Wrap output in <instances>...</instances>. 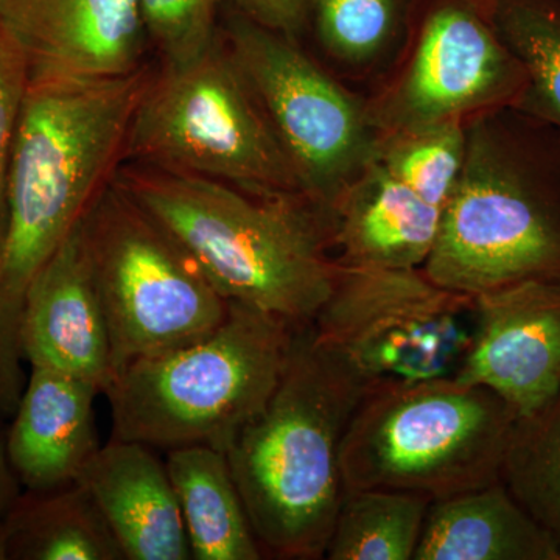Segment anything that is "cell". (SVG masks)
Returning a JSON list of instances; mask_svg holds the SVG:
<instances>
[{
    "instance_id": "8",
    "label": "cell",
    "mask_w": 560,
    "mask_h": 560,
    "mask_svg": "<svg viewBox=\"0 0 560 560\" xmlns=\"http://www.w3.org/2000/svg\"><path fill=\"white\" fill-rule=\"evenodd\" d=\"M81 235L108 324L114 377L226 319L230 302L116 180L81 221Z\"/></svg>"
},
{
    "instance_id": "19",
    "label": "cell",
    "mask_w": 560,
    "mask_h": 560,
    "mask_svg": "<svg viewBox=\"0 0 560 560\" xmlns=\"http://www.w3.org/2000/svg\"><path fill=\"white\" fill-rule=\"evenodd\" d=\"M195 560H260L259 540L224 452L172 448L165 459Z\"/></svg>"
},
{
    "instance_id": "30",
    "label": "cell",
    "mask_w": 560,
    "mask_h": 560,
    "mask_svg": "<svg viewBox=\"0 0 560 560\" xmlns=\"http://www.w3.org/2000/svg\"><path fill=\"white\" fill-rule=\"evenodd\" d=\"M0 422H2V420H0Z\"/></svg>"
},
{
    "instance_id": "22",
    "label": "cell",
    "mask_w": 560,
    "mask_h": 560,
    "mask_svg": "<svg viewBox=\"0 0 560 560\" xmlns=\"http://www.w3.org/2000/svg\"><path fill=\"white\" fill-rule=\"evenodd\" d=\"M490 20L525 72L515 110L560 132V0H486Z\"/></svg>"
},
{
    "instance_id": "23",
    "label": "cell",
    "mask_w": 560,
    "mask_h": 560,
    "mask_svg": "<svg viewBox=\"0 0 560 560\" xmlns=\"http://www.w3.org/2000/svg\"><path fill=\"white\" fill-rule=\"evenodd\" d=\"M501 481L560 545V389L539 411L517 419Z\"/></svg>"
},
{
    "instance_id": "7",
    "label": "cell",
    "mask_w": 560,
    "mask_h": 560,
    "mask_svg": "<svg viewBox=\"0 0 560 560\" xmlns=\"http://www.w3.org/2000/svg\"><path fill=\"white\" fill-rule=\"evenodd\" d=\"M125 161L254 195H304L267 114L219 40L189 65L154 72L131 121Z\"/></svg>"
},
{
    "instance_id": "27",
    "label": "cell",
    "mask_w": 560,
    "mask_h": 560,
    "mask_svg": "<svg viewBox=\"0 0 560 560\" xmlns=\"http://www.w3.org/2000/svg\"><path fill=\"white\" fill-rule=\"evenodd\" d=\"M27 88V62L16 44L0 28V249L7 228L11 156Z\"/></svg>"
},
{
    "instance_id": "24",
    "label": "cell",
    "mask_w": 560,
    "mask_h": 560,
    "mask_svg": "<svg viewBox=\"0 0 560 560\" xmlns=\"http://www.w3.org/2000/svg\"><path fill=\"white\" fill-rule=\"evenodd\" d=\"M467 140L463 121H445L381 136L374 160L423 201L444 210L463 175Z\"/></svg>"
},
{
    "instance_id": "13",
    "label": "cell",
    "mask_w": 560,
    "mask_h": 560,
    "mask_svg": "<svg viewBox=\"0 0 560 560\" xmlns=\"http://www.w3.org/2000/svg\"><path fill=\"white\" fill-rule=\"evenodd\" d=\"M0 28L28 81L110 79L143 65L139 0H0Z\"/></svg>"
},
{
    "instance_id": "10",
    "label": "cell",
    "mask_w": 560,
    "mask_h": 560,
    "mask_svg": "<svg viewBox=\"0 0 560 560\" xmlns=\"http://www.w3.org/2000/svg\"><path fill=\"white\" fill-rule=\"evenodd\" d=\"M474 298L436 285L422 268L338 264L316 334L371 382L453 375L474 329Z\"/></svg>"
},
{
    "instance_id": "2",
    "label": "cell",
    "mask_w": 560,
    "mask_h": 560,
    "mask_svg": "<svg viewBox=\"0 0 560 560\" xmlns=\"http://www.w3.org/2000/svg\"><path fill=\"white\" fill-rule=\"evenodd\" d=\"M121 165L117 184L171 234L228 302L307 326L337 282L334 217L301 194Z\"/></svg>"
},
{
    "instance_id": "12",
    "label": "cell",
    "mask_w": 560,
    "mask_h": 560,
    "mask_svg": "<svg viewBox=\"0 0 560 560\" xmlns=\"http://www.w3.org/2000/svg\"><path fill=\"white\" fill-rule=\"evenodd\" d=\"M474 301V329L453 377L528 418L560 389V282L514 283Z\"/></svg>"
},
{
    "instance_id": "5",
    "label": "cell",
    "mask_w": 560,
    "mask_h": 560,
    "mask_svg": "<svg viewBox=\"0 0 560 560\" xmlns=\"http://www.w3.org/2000/svg\"><path fill=\"white\" fill-rule=\"evenodd\" d=\"M463 175L422 270L475 298L514 283L560 282V164L499 125L469 128Z\"/></svg>"
},
{
    "instance_id": "28",
    "label": "cell",
    "mask_w": 560,
    "mask_h": 560,
    "mask_svg": "<svg viewBox=\"0 0 560 560\" xmlns=\"http://www.w3.org/2000/svg\"><path fill=\"white\" fill-rule=\"evenodd\" d=\"M246 18L296 39L311 18V0H232Z\"/></svg>"
},
{
    "instance_id": "14",
    "label": "cell",
    "mask_w": 560,
    "mask_h": 560,
    "mask_svg": "<svg viewBox=\"0 0 560 560\" xmlns=\"http://www.w3.org/2000/svg\"><path fill=\"white\" fill-rule=\"evenodd\" d=\"M22 359L31 368L94 383L114 381L108 324L84 249L81 223L28 287L20 324Z\"/></svg>"
},
{
    "instance_id": "9",
    "label": "cell",
    "mask_w": 560,
    "mask_h": 560,
    "mask_svg": "<svg viewBox=\"0 0 560 560\" xmlns=\"http://www.w3.org/2000/svg\"><path fill=\"white\" fill-rule=\"evenodd\" d=\"M224 46L267 114L302 194L331 213L377 153L381 136L366 105L308 58L296 39L241 11L228 21Z\"/></svg>"
},
{
    "instance_id": "25",
    "label": "cell",
    "mask_w": 560,
    "mask_h": 560,
    "mask_svg": "<svg viewBox=\"0 0 560 560\" xmlns=\"http://www.w3.org/2000/svg\"><path fill=\"white\" fill-rule=\"evenodd\" d=\"M407 0H311L320 44L338 60L363 65L396 38Z\"/></svg>"
},
{
    "instance_id": "1",
    "label": "cell",
    "mask_w": 560,
    "mask_h": 560,
    "mask_svg": "<svg viewBox=\"0 0 560 560\" xmlns=\"http://www.w3.org/2000/svg\"><path fill=\"white\" fill-rule=\"evenodd\" d=\"M154 72L143 62L110 79L28 81L0 249V418L13 416L27 382L20 324L28 287L116 178Z\"/></svg>"
},
{
    "instance_id": "17",
    "label": "cell",
    "mask_w": 560,
    "mask_h": 560,
    "mask_svg": "<svg viewBox=\"0 0 560 560\" xmlns=\"http://www.w3.org/2000/svg\"><path fill=\"white\" fill-rule=\"evenodd\" d=\"M442 212L371 161L331 209L337 261L422 268L440 234Z\"/></svg>"
},
{
    "instance_id": "20",
    "label": "cell",
    "mask_w": 560,
    "mask_h": 560,
    "mask_svg": "<svg viewBox=\"0 0 560 560\" xmlns=\"http://www.w3.org/2000/svg\"><path fill=\"white\" fill-rule=\"evenodd\" d=\"M0 560H125L102 512L80 481L22 489L0 523Z\"/></svg>"
},
{
    "instance_id": "15",
    "label": "cell",
    "mask_w": 560,
    "mask_h": 560,
    "mask_svg": "<svg viewBox=\"0 0 560 560\" xmlns=\"http://www.w3.org/2000/svg\"><path fill=\"white\" fill-rule=\"evenodd\" d=\"M101 394L83 378L31 368L5 429L7 456L22 489H57L80 480L102 447L94 412Z\"/></svg>"
},
{
    "instance_id": "11",
    "label": "cell",
    "mask_w": 560,
    "mask_h": 560,
    "mask_svg": "<svg viewBox=\"0 0 560 560\" xmlns=\"http://www.w3.org/2000/svg\"><path fill=\"white\" fill-rule=\"evenodd\" d=\"M525 72L490 20L486 0H429L410 60L366 105L378 136L517 106Z\"/></svg>"
},
{
    "instance_id": "26",
    "label": "cell",
    "mask_w": 560,
    "mask_h": 560,
    "mask_svg": "<svg viewBox=\"0 0 560 560\" xmlns=\"http://www.w3.org/2000/svg\"><path fill=\"white\" fill-rule=\"evenodd\" d=\"M143 31L164 66L198 60L217 43L221 0H139Z\"/></svg>"
},
{
    "instance_id": "16",
    "label": "cell",
    "mask_w": 560,
    "mask_h": 560,
    "mask_svg": "<svg viewBox=\"0 0 560 560\" xmlns=\"http://www.w3.org/2000/svg\"><path fill=\"white\" fill-rule=\"evenodd\" d=\"M125 560H190L167 466L140 442L109 440L81 474Z\"/></svg>"
},
{
    "instance_id": "6",
    "label": "cell",
    "mask_w": 560,
    "mask_h": 560,
    "mask_svg": "<svg viewBox=\"0 0 560 560\" xmlns=\"http://www.w3.org/2000/svg\"><path fill=\"white\" fill-rule=\"evenodd\" d=\"M517 415L453 375L371 386L341 445L346 492L393 489L430 500L501 480Z\"/></svg>"
},
{
    "instance_id": "18",
    "label": "cell",
    "mask_w": 560,
    "mask_h": 560,
    "mask_svg": "<svg viewBox=\"0 0 560 560\" xmlns=\"http://www.w3.org/2000/svg\"><path fill=\"white\" fill-rule=\"evenodd\" d=\"M412 560H560V545L500 480L431 501Z\"/></svg>"
},
{
    "instance_id": "4",
    "label": "cell",
    "mask_w": 560,
    "mask_h": 560,
    "mask_svg": "<svg viewBox=\"0 0 560 560\" xmlns=\"http://www.w3.org/2000/svg\"><path fill=\"white\" fill-rule=\"evenodd\" d=\"M296 329L230 302L226 319L206 337L132 361L114 377L103 394L110 440L226 453L278 388Z\"/></svg>"
},
{
    "instance_id": "3",
    "label": "cell",
    "mask_w": 560,
    "mask_h": 560,
    "mask_svg": "<svg viewBox=\"0 0 560 560\" xmlns=\"http://www.w3.org/2000/svg\"><path fill=\"white\" fill-rule=\"evenodd\" d=\"M372 385L313 324L294 331L278 388L226 452L265 558L324 559L346 495L342 441Z\"/></svg>"
},
{
    "instance_id": "21",
    "label": "cell",
    "mask_w": 560,
    "mask_h": 560,
    "mask_svg": "<svg viewBox=\"0 0 560 560\" xmlns=\"http://www.w3.org/2000/svg\"><path fill=\"white\" fill-rule=\"evenodd\" d=\"M431 501L401 490H348L324 558L415 559Z\"/></svg>"
},
{
    "instance_id": "29",
    "label": "cell",
    "mask_w": 560,
    "mask_h": 560,
    "mask_svg": "<svg viewBox=\"0 0 560 560\" xmlns=\"http://www.w3.org/2000/svg\"><path fill=\"white\" fill-rule=\"evenodd\" d=\"M21 492V482L11 469L9 456H7L5 429L0 422V523L7 517Z\"/></svg>"
}]
</instances>
